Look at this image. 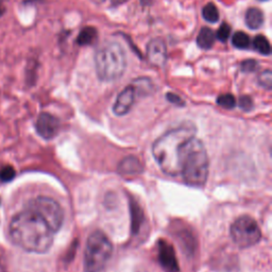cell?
I'll list each match as a JSON object with an SVG mask.
<instances>
[{"label": "cell", "mask_w": 272, "mask_h": 272, "mask_svg": "<svg viewBox=\"0 0 272 272\" xmlns=\"http://www.w3.org/2000/svg\"><path fill=\"white\" fill-rule=\"evenodd\" d=\"M10 235L23 250L42 254L51 248L54 233L39 215L26 208L12 219Z\"/></svg>", "instance_id": "cell-1"}, {"label": "cell", "mask_w": 272, "mask_h": 272, "mask_svg": "<svg viewBox=\"0 0 272 272\" xmlns=\"http://www.w3.org/2000/svg\"><path fill=\"white\" fill-rule=\"evenodd\" d=\"M196 136V128L184 124L170 130L157 138L152 146V153L162 172L168 175H180V163L183 148Z\"/></svg>", "instance_id": "cell-2"}, {"label": "cell", "mask_w": 272, "mask_h": 272, "mask_svg": "<svg viewBox=\"0 0 272 272\" xmlns=\"http://www.w3.org/2000/svg\"><path fill=\"white\" fill-rule=\"evenodd\" d=\"M180 175L187 185L201 187L208 176V155L204 145L197 137L189 140L183 148Z\"/></svg>", "instance_id": "cell-3"}, {"label": "cell", "mask_w": 272, "mask_h": 272, "mask_svg": "<svg viewBox=\"0 0 272 272\" xmlns=\"http://www.w3.org/2000/svg\"><path fill=\"white\" fill-rule=\"evenodd\" d=\"M95 66L101 81L112 82L119 79L126 67L124 49L118 43H105L95 54Z\"/></svg>", "instance_id": "cell-4"}, {"label": "cell", "mask_w": 272, "mask_h": 272, "mask_svg": "<svg viewBox=\"0 0 272 272\" xmlns=\"http://www.w3.org/2000/svg\"><path fill=\"white\" fill-rule=\"evenodd\" d=\"M113 252L111 240L104 233L96 231L87 238L84 250L85 272H99L109 263Z\"/></svg>", "instance_id": "cell-5"}, {"label": "cell", "mask_w": 272, "mask_h": 272, "mask_svg": "<svg viewBox=\"0 0 272 272\" xmlns=\"http://www.w3.org/2000/svg\"><path fill=\"white\" fill-rule=\"evenodd\" d=\"M27 208L39 215L53 233H56L62 227L63 221H64V212L55 200L41 196V197L31 200Z\"/></svg>", "instance_id": "cell-6"}, {"label": "cell", "mask_w": 272, "mask_h": 272, "mask_svg": "<svg viewBox=\"0 0 272 272\" xmlns=\"http://www.w3.org/2000/svg\"><path fill=\"white\" fill-rule=\"evenodd\" d=\"M230 233L233 242L243 249L256 245L262 238V232L257 223L249 216L239 217L234 221Z\"/></svg>", "instance_id": "cell-7"}, {"label": "cell", "mask_w": 272, "mask_h": 272, "mask_svg": "<svg viewBox=\"0 0 272 272\" xmlns=\"http://www.w3.org/2000/svg\"><path fill=\"white\" fill-rule=\"evenodd\" d=\"M35 129L37 134L44 140L50 141L54 138L60 131V122L55 116L49 113H42L36 120Z\"/></svg>", "instance_id": "cell-8"}, {"label": "cell", "mask_w": 272, "mask_h": 272, "mask_svg": "<svg viewBox=\"0 0 272 272\" xmlns=\"http://www.w3.org/2000/svg\"><path fill=\"white\" fill-rule=\"evenodd\" d=\"M157 248H159L157 256H159V262L162 268L166 272H180L173 246L167 240L162 239L157 244Z\"/></svg>", "instance_id": "cell-9"}, {"label": "cell", "mask_w": 272, "mask_h": 272, "mask_svg": "<svg viewBox=\"0 0 272 272\" xmlns=\"http://www.w3.org/2000/svg\"><path fill=\"white\" fill-rule=\"evenodd\" d=\"M147 58L151 64L162 67L167 60V46L161 37L151 40L147 45Z\"/></svg>", "instance_id": "cell-10"}, {"label": "cell", "mask_w": 272, "mask_h": 272, "mask_svg": "<svg viewBox=\"0 0 272 272\" xmlns=\"http://www.w3.org/2000/svg\"><path fill=\"white\" fill-rule=\"evenodd\" d=\"M135 95L136 88L134 86H126L124 90L119 93L115 103L113 105V112L117 116H124L126 113H129L131 107L134 104Z\"/></svg>", "instance_id": "cell-11"}, {"label": "cell", "mask_w": 272, "mask_h": 272, "mask_svg": "<svg viewBox=\"0 0 272 272\" xmlns=\"http://www.w3.org/2000/svg\"><path fill=\"white\" fill-rule=\"evenodd\" d=\"M118 173L124 178L135 176L143 173V165L134 156L125 157L118 165Z\"/></svg>", "instance_id": "cell-12"}, {"label": "cell", "mask_w": 272, "mask_h": 272, "mask_svg": "<svg viewBox=\"0 0 272 272\" xmlns=\"http://www.w3.org/2000/svg\"><path fill=\"white\" fill-rule=\"evenodd\" d=\"M246 25L251 30H257L263 26L264 14L258 8H250L246 12Z\"/></svg>", "instance_id": "cell-13"}, {"label": "cell", "mask_w": 272, "mask_h": 272, "mask_svg": "<svg viewBox=\"0 0 272 272\" xmlns=\"http://www.w3.org/2000/svg\"><path fill=\"white\" fill-rule=\"evenodd\" d=\"M215 33L210 28L204 27L200 30L197 36V45L203 50H208L214 46Z\"/></svg>", "instance_id": "cell-14"}, {"label": "cell", "mask_w": 272, "mask_h": 272, "mask_svg": "<svg viewBox=\"0 0 272 272\" xmlns=\"http://www.w3.org/2000/svg\"><path fill=\"white\" fill-rule=\"evenodd\" d=\"M98 33L97 30L93 27H86L81 30L77 37V44L80 46H87L91 45L95 41L97 40Z\"/></svg>", "instance_id": "cell-15"}, {"label": "cell", "mask_w": 272, "mask_h": 272, "mask_svg": "<svg viewBox=\"0 0 272 272\" xmlns=\"http://www.w3.org/2000/svg\"><path fill=\"white\" fill-rule=\"evenodd\" d=\"M253 47L257 52L264 55H270L271 53V46L268 39L264 35H257L253 40Z\"/></svg>", "instance_id": "cell-16"}, {"label": "cell", "mask_w": 272, "mask_h": 272, "mask_svg": "<svg viewBox=\"0 0 272 272\" xmlns=\"http://www.w3.org/2000/svg\"><path fill=\"white\" fill-rule=\"evenodd\" d=\"M202 16L207 23L215 24L219 21V11L216 5L213 2H210L205 4L202 9Z\"/></svg>", "instance_id": "cell-17"}, {"label": "cell", "mask_w": 272, "mask_h": 272, "mask_svg": "<svg viewBox=\"0 0 272 272\" xmlns=\"http://www.w3.org/2000/svg\"><path fill=\"white\" fill-rule=\"evenodd\" d=\"M250 37L248 34H246L243 31L235 32L232 36V44L233 46L237 49H248L250 46Z\"/></svg>", "instance_id": "cell-18"}, {"label": "cell", "mask_w": 272, "mask_h": 272, "mask_svg": "<svg viewBox=\"0 0 272 272\" xmlns=\"http://www.w3.org/2000/svg\"><path fill=\"white\" fill-rule=\"evenodd\" d=\"M236 103H237L236 99L232 94L220 95V96L217 98V104L220 105L221 107H223V109L232 110L236 106Z\"/></svg>", "instance_id": "cell-19"}, {"label": "cell", "mask_w": 272, "mask_h": 272, "mask_svg": "<svg viewBox=\"0 0 272 272\" xmlns=\"http://www.w3.org/2000/svg\"><path fill=\"white\" fill-rule=\"evenodd\" d=\"M258 83L263 87L271 90L272 87V73L270 69H266L261 74L258 75Z\"/></svg>", "instance_id": "cell-20"}, {"label": "cell", "mask_w": 272, "mask_h": 272, "mask_svg": "<svg viewBox=\"0 0 272 272\" xmlns=\"http://www.w3.org/2000/svg\"><path fill=\"white\" fill-rule=\"evenodd\" d=\"M230 34H231V27L226 23H223L217 30L215 36H216L220 42L225 43L227 40H229Z\"/></svg>", "instance_id": "cell-21"}, {"label": "cell", "mask_w": 272, "mask_h": 272, "mask_svg": "<svg viewBox=\"0 0 272 272\" xmlns=\"http://www.w3.org/2000/svg\"><path fill=\"white\" fill-rule=\"evenodd\" d=\"M15 169L12 166H4L1 170H0V181L1 182H10L15 178Z\"/></svg>", "instance_id": "cell-22"}, {"label": "cell", "mask_w": 272, "mask_h": 272, "mask_svg": "<svg viewBox=\"0 0 272 272\" xmlns=\"http://www.w3.org/2000/svg\"><path fill=\"white\" fill-rule=\"evenodd\" d=\"M240 68L244 73H254L258 68V63L253 59H248L242 63Z\"/></svg>", "instance_id": "cell-23"}, {"label": "cell", "mask_w": 272, "mask_h": 272, "mask_svg": "<svg viewBox=\"0 0 272 272\" xmlns=\"http://www.w3.org/2000/svg\"><path fill=\"white\" fill-rule=\"evenodd\" d=\"M238 104L240 106V109H243L246 112H249L250 110L253 109V101L249 96H243L239 98Z\"/></svg>", "instance_id": "cell-24"}, {"label": "cell", "mask_w": 272, "mask_h": 272, "mask_svg": "<svg viewBox=\"0 0 272 272\" xmlns=\"http://www.w3.org/2000/svg\"><path fill=\"white\" fill-rule=\"evenodd\" d=\"M166 98H167V100L169 101L170 103H173L174 105H178V106L185 105L184 100H183L180 96H178V95H175L173 93H167Z\"/></svg>", "instance_id": "cell-25"}, {"label": "cell", "mask_w": 272, "mask_h": 272, "mask_svg": "<svg viewBox=\"0 0 272 272\" xmlns=\"http://www.w3.org/2000/svg\"><path fill=\"white\" fill-rule=\"evenodd\" d=\"M125 1H128V0H112V5L113 7H117V5L123 4Z\"/></svg>", "instance_id": "cell-26"}, {"label": "cell", "mask_w": 272, "mask_h": 272, "mask_svg": "<svg viewBox=\"0 0 272 272\" xmlns=\"http://www.w3.org/2000/svg\"><path fill=\"white\" fill-rule=\"evenodd\" d=\"M3 12H4V9H3V7L1 5V3H0V16L3 14Z\"/></svg>", "instance_id": "cell-27"}, {"label": "cell", "mask_w": 272, "mask_h": 272, "mask_svg": "<svg viewBox=\"0 0 272 272\" xmlns=\"http://www.w3.org/2000/svg\"><path fill=\"white\" fill-rule=\"evenodd\" d=\"M259 1H266V0H259Z\"/></svg>", "instance_id": "cell-28"}]
</instances>
